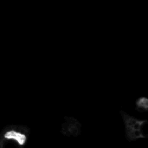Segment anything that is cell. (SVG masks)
Here are the masks:
<instances>
[{
    "label": "cell",
    "instance_id": "obj_1",
    "mask_svg": "<svg viewBox=\"0 0 148 148\" xmlns=\"http://www.w3.org/2000/svg\"><path fill=\"white\" fill-rule=\"evenodd\" d=\"M3 137L7 140L13 141L21 147L24 146V144L27 141V135L25 134L19 132V131H16V130H13V129H10L9 131H7L4 134Z\"/></svg>",
    "mask_w": 148,
    "mask_h": 148
}]
</instances>
